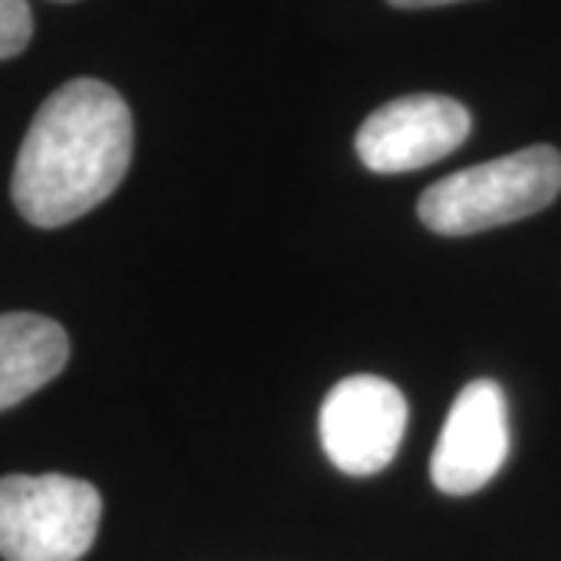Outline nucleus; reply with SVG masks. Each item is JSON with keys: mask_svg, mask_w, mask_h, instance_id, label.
I'll return each instance as SVG.
<instances>
[{"mask_svg": "<svg viewBox=\"0 0 561 561\" xmlns=\"http://www.w3.org/2000/svg\"><path fill=\"white\" fill-rule=\"evenodd\" d=\"M131 113L116 88L66 81L41 103L16 157L10 194L35 228H62L101 206L131 162Z\"/></svg>", "mask_w": 561, "mask_h": 561, "instance_id": "f257e3e1", "label": "nucleus"}, {"mask_svg": "<svg viewBox=\"0 0 561 561\" xmlns=\"http://www.w3.org/2000/svg\"><path fill=\"white\" fill-rule=\"evenodd\" d=\"M559 194L561 153L549 144H537L431 184L421 194L419 219L434 234L465 238L527 219Z\"/></svg>", "mask_w": 561, "mask_h": 561, "instance_id": "f03ea898", "label": "nucleus"}, {"mask_svg": "<svg viewBox=\"0 0 561 561\" xmlns=\"http://www.w3.org/2000/svg\"><path fill=\"white\" fill-rule=\"evenodd\" d=\"M98 486L69 474L0 478V559L79 561L98 537Z\"/></svg>", "mask_w": 561, "mask_h": 561, "instance_id": "7ed1b4c3", "label": "nucleus"}, {"mask_svg": "<svg viewBox=\"0 0 561 561\" xmlns=\"http://www.w3.org/2000/svg\"><path fill=\"white\" fill-rule=\"evenodd\" d=\"M405 421L409 402L397 383L378 375H353L334 383L321 402V446L337 471L368 478L393 461L405 437Z\"/></svg>", "mask_w": 561, "mask_h": 561, "instance_id": "20e7f679", "label": "nucleus"}, {"mask_svg": "<svg viewBox=\"0 0 561 561\" xmlns=\"http://www.w3.org/2000/svg\"><path fill=\"white\" fill-rule=\"evenodd\" d=\"M471 135V113L443 94H409L383 103L362 122L356 153L378 175L415 172L459 150Z\"/></svg>", "mask_w": 561, "mask_h": 561, "instance_id": "39448f33", "label": "nucleus"}, {"mask_svg": "<svg viewBox=\"0 0 561 561\" xmlns=\"http://www.w3.org/2000/svg\"><path fill=\"white\" fill-rule=\"evenodd\" d=\"M508 459V409L496 381H471L443 421L431 459L434 486L446 496H471L496 478Z\"/></svg>", "mask_w": 561, "mask_h": 561, "instance_id": "423d86ee", "label": "nucleus"}, {"mask_svg": "<svg viewBox=\"0 0 561 561\" xmlns=\"http://www.w3.org/2000/svg\"><path fill=\"white\" fill-rule=\"evenodd\" d=\"M69 362V337L35 312L0 316V412L50 383Z\"/></svg>", "mask_w": 561, "mask_h": 561, "instance_id": "0eeeda50", "label": "nucleus"}, {"mask_svg": "<svg viewBox=\"0 0 561 561\" xmlns=\"http://www.w3.org/2000/svg\"><path fill=\"white\" fill-rule=\"evenodd\" d=\"M32 41V10L25 0H0V60L20 57Z\"/></svg>", "mask_w": 561, "mask_h": 561, "instance_id": "6e6552de", "label": "nucleus"}, {"mask_svg": "<svg viewBox=\"0 0 561 561\" xmlns=\"http://www.w3.org/2000/svg\"><path fill=\"white\" fill-rule=\"evenodd\" d=\"M400 10H424V7H446V3H459V0H387Z\"/></svg>", "mask_w": 561, "mask_h": 561, "instance_id": "1a4fd4ad", "label": "nucleus"}]
</instances>
